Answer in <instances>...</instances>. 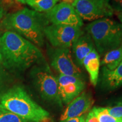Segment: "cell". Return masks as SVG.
<instances>
[{"instance_id": "9", "label": "cell", "mask_w": 122, "mask_h": 122, "mask_svg": "<svg viewBox=\"0 0 122 122\" xmlns=\"http://www.w3.org/2000/svg\"><path fill=\"white\" fill-rule=\"evenodd\" d=\"M51 66L59 74L82 78L81 71L73 61L70 48L55 49L51 55Z\"/></svg>"}, {"instance_id": "29", "label": "cell", "mask_w": 122, "mask_h": 122, "mask_svg": "<svg viewBox=\"0 0 122 122\" xmlns=\"http://www.w3.org/2000/svg\"><path fill=\"white\" fill-rule=\"evenodd\" d=\"M2 0H0V1H1V2H2Z\"/></svg>"}, {"instance_id": "21", "label": "cell", "mask_w": 122, "mask_h": 122, "mask_svg": "<svg viewBox=\"0 0 122 122\" xmlns=\"http://www.w3.org/2000/svg\"><path fill=\"white\" fill-rule=\"evenodd\" d=\"M85 122H99V121L97 116L91 110L88 113L86 118L85 119Z\"/></svg>"}, {"instance_id": "28", "label": "cell", "mask_w": 122, "mask_h": 122, "mask_svg": "<svg viewBox=\"0 0 122 122\" xmlns=\"http://www.w3.org/2000/svg\"><path fill=\"white\" fill-rule=\"evenodd\" d=\"M81 122H85V119H84V120H83V121H81Z\"/></svg>"}, {"instance_id": "22", "label": "cell", "mask_w": 122, "mask_h": 122, "mask_svg": "<svg viewBox=\"0 0 122 122\" xmlns=\"http://www.w3.org/2000/svg\"><path fill=\"white\" fill-rule=\"evenodd\" d=\"M6 15V10L4 5L0 1V21L4 19Z\"/></svg>"}, {"instance_id": "2", "label": "cell", "mask_w": 122, "mask_h": 122, "mask_svg": "<svg viewBox=\"0 0 122 122\" xmlns=\"http://www.w3.org/2000/svg\"><path fill=\"white\" fill-rule=\"evenodd\" d=\"M49 24L45 14L24 8L6 15L2 25L7 30L15 32L41 47L44 43V30Z\"/></svg>"}, {"instance_id": "1", "label": "cell", "mask_w": 122, "mask_h": 122, "mask_svg": "<svg viewBox=\"0 0 122 122\" xmlns=\"http://www.w3.org/2000/svg\"><path fill=\"white\" fill-rule=\"evenodd\" d=\"M43 59L37 46L15 32L7 30L0 37V64L10 71H25Z\"/></svg>"}, {"instance_id": "30", "label": "cell", "mask_w": 122, "mask_h": 122, "mask_svg": "<svg viewBox=\"0 0 122 122\" xmlns=\"http://www.w3.org/2000/svg\"></svg>"}, {"instance_id": "7", "label": "cell", "mask_w": 122, "mask_h": 122, "mask_svg": "<svg viewBox=\"0 0 122 122\" xmlns=\"http://www.w3.org/2000/svg\"><path fill=\"white\" fill-rule=\"evenodd\" d=\"M84 33L81 27L53 24L48 25L44 30L45 37L56 48H70Z\"/></svg>"}, {"instance_id": "3", "label": "cell", "mask_w": 122, "mask_h": 122, "mask_svg": "<svg viewBox=\"0 0 122 122\" xmlns=\"http://www.w3.org/2000/svg\"><path fill=\"white\" fill-rule=\"evenodd\" d=\"M0 105L30 122H54L48 111L35 102L20 86H13L0 96Z\"/></svg>"}, {"instance_id": "10", "label": "cell", "mask_w": 122, "mask_h": 122, "mask_svg": "<svg viewBox=\"0 0 122 122\" xmlns=\"http://www.w3.org/2000/svg\"><path fill=\"white\" fill-rule=\"evenodd\" d=\"M57 79L59 96L65 105L80 95L85 88V83L81 77L59 74Z\"/></svg>"}, {"instance_id": "8", "label": "cell", "mask_w": 122, "mask_h": 122, "mask_svg": "<svg viewBox=\"0 0 122 122\" xmlns=\"http://www.w3.org/2000/svg\"><path fill=\"white\" fill-rule=\"evenodd\" d=\"M45 14L49 23L53 24L71 25L81 28L83 25V20L76 13L72 5L65 1L56 5Z\"/></svg>"}, {"instance_id": "17", "label": "cell", "mask_w": 122, "mask_h": 122, "mask_svg": "<svg viewBox=\"0 0 122 122\" xmlns=\"http://www.w3.org/2000/svg\"><path fill=\"white\" fill-rule=\"evenodd\" d=\"M98 118L99 122H120L122 119H118L111 116L108 113L106 107H94L92 109Z\"/></svg>"}, {"instance_id": "26", "label": "cell", "mask_w": 122, "mask_h": 122, "mask_svg": "<svg viewBox=\"0 0 122 122\" xmlns=\"http://www.w3.org/2000/svg\"><path fill=\"white\" fill-rule=\"evenodd\" d=\"M1 67H0V80H1Z\"/></svg>"}, {"instance_id": "24", "label": "cell", "mask_w": 122, "mask_h": 122, "mask_svg": "<svg viewBox=\"0 0 122 122\" xmlns=\"http://www.w3.org/2000/svg\"><path fill=\"white\" fill-rule=\"evenodd\" d=\"M117 15L118 16V19H119L120 24L122 25V12H117Z\"/></svg>"}, {"instance_id": "18", "label": "cell", "mask_w": 122, "mask_h": 122, "mask_svg": "<svg viewBox=\"0 0 122 122\" xmlns=\"http://www.w3.org/2000/svg\"><path fill=\"white\" fill-rule=\"evenodd\" d=\"M0 122H30L10 112L0 105Z\"/></svg>"}, {"instance_id": "20", "label": "cell", "mask_w": 122, "mask_h": 122, "mask_svg": "<svg viewBox=\"0 0 122 122\" xmlns=\"http://www.w3.org/2000/svg\"><path fill=\"white\" fill-rule=\"evenodd\" d=\"M111 6L117 12H122V0H111Z\"/></svg>"}, {"instance_id": "11", "label": "cell", "mask_w": 122, "mask_h": 122, "mask_svg": "<svg viewBox=\"0 0 122 122\" xmlns=\"http://www.w3.org/2000/svg\"><path fill=\"white\" fill-rule=\"evenodd\" d=\"M94 100L91 94L83 92L68 104L60 117V122L81 117L91 109Z\"/></svg>"}, {"instance_id": "27", "label": "cell", "mask_w": 122, "mask_h": 122, "mask_svg": "<svg viewBox=\"0 0 122 122\" xmlns=\"http://www.w3.org/2000/svg\"><path fill=\"white\" fill-rule=\"evenodd\" d=\"M119 102H120V103H122V100H120Z\"/></svg>"}, {"instance_id": "6", "label": "cell", "mask_w": 122, "mask_h": 122, "mask_svg": "<svg viewBox=\"0 0 122 122\" xmlns=\"http://www.w3.org/2000/svg\"><path fill=\"white\" fill-rule=\"evenodd\" d=\"M71 5L81 19L85 20L108 18L114 13L109 0H74Z\"/></svg>"}, {"instance_id": "15", "label": "cell", "mask_w": 122, "mask_h": 122, "mask_svg": "<svg viewBox=\"0 0 122 122\" xmlns=\"http://www.w3.org/2000/svg\"><path fill=\"white\" fill-rule=\"evenodd\" d=\"M122 61V45L118 48L111 50L105 54L101 65L109 70H113Z\"/></svg>"}, {"instance_id": "14", "label": "cell", "mask_w": 122, "mask_h": 122, "mask_svg": "<svg viewBox=\"0 0 122 122\" xmlns=\"http://www.w3.org/2000/svg\"><path fill=\"white\" fill-rule=\"evenodd\" d=\"M83 65L89 74L91 84L96 86L98 80L101 61L100 56L95 49L85 57Z\"/></svg>"}, {"instance_id": "16", "label": "cell", "mask_w": 122, "mask_h": 122, "mask_svg": "<svg viewBox=\"0 0 122 122\" xmlns=\"http://www.w3.org/2000/svg\"><path fill=\"white\" fill-rule=\"evenodd\" d=\"M59 1V0H29L27 2L35 11L47 13Z\"/></svg>"}, {"instance_id": "25", "label": "cell", "mask_w": 122, "mask_h": 122, "mask_svg": "<svg viewBox=\"0 0 122 122\" xmlns=\"http://www.w3.org/2000/svg\"><path fill=\"white\" fill-rule=\"evenodd\" d=\"M29 0H16V1L20 3V4H27V2H28Z\"/></svg>"}, {"instance_id": "5", "label": "cell", "mask_w": 122, "mask_h": 122, "mask_svg": "<svg viewBox=\"0 0 122 122\" xmlns=\"http://www.w3.org/2000/svg\"><path fill=\"white\" fill-rule=\"evenodd\" d=\"M30 75L33 85L44 100L60 107L63 106L59 94L57 79L47 64L35 66Z\"/></svg>"}, {"instance_id": "23", "label": "cell", "mask_w": 122, "mask_h": 122, "mask_svg": "<svg viewBox=\"0 0 122 122\" xmlns=\"http://www.w3.org/2000/svg\"><path fill=\"white\" fill-rule=\"evenodd\" d=\"M84 119H85L84 117H82V116H81V117H78V118L70 119H68V120H66V121H65L64 122H81Z\"/></svg>"}, {"instance_id": "4", "label": "cell", "mask_w": 122, "mask_h": 122, "mask_svg": "<svg viewBox=\"0 0 122 122\" xmlns=\"http://www.w3.org/2000/svg\"><path fill=\"white\" fill-rule=\"evenodd\" d=\"M100 56L122 45V25L117 21L104 18L93 21L86 27Z\"/></svg>"}, {"instance_id": "12", "label": "cell", "mask_w": 122, "mask_h": 122, "mask_svg": "<svg viewBox=\"0 0 122 122\" xmlns=\"http://www.w3.org/2000/svg\"><path fill=\"white\" fill-rule=\"evenodd\" d=\"M73 56L76 63L83 65V61L87 55L94 49V43L88 33H84L72 45Z\"/></svg>"}, {"instance_id": "19", "label": "cell", "mask_w": 122, "mask_h": 122, "mask_svg": "<svg viewBox=\"0 0 122 122\" xmlns=\"http://www.w3.org/2000/svg\"><path fill=\"white\" fill-rule=\"evenodd\" d=\"M107 111L114 118L122 119V103L118 102L117 105L106 107Z\"/></svg>"}, {"instance_id": "13", "label": "cell", "mask_w": 122, "mask_h": 122, "mask_svg": "<svg viewBox=\"0 0 122 122\" xmlns=\"http://www.w3.org/2000/svg\"><path fill=\"white\" fill-rule=\"evenodd\" d=\"M101 81L102 86L108 90H114L122 86V61L113 70L103 67Z\"/></svg>"}]
</instances>
